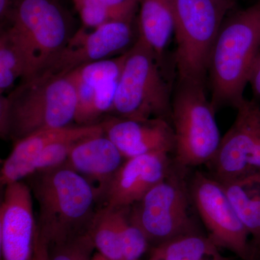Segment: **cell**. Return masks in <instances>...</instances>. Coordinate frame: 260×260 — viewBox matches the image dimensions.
Instances as JSON below:
<instances>
[{
	"label": "cell",
	"mask_w": 260,
	"mask_h": 260,
	"mask_svg": "<svg viewBox=\"0 0 260 260\" xmlns=\"http://www.w3.org/2000/svg\"><path fill=\"white\" fill-rule=\"evenodd\" d=\"M222 184L250 236L260 240V173H251Z\"/></svg>",
	"instance_id": "cell-18"
},
{
	"label": "cell",
	"mask_w": 260,
	"mask_h": 260,
	"mask_svg": "<svg viewBox=\"0 0 260 260\" xmlns=\"http://www.w3.org/2000/svg\"><path fill=\"white\" fill-rule=\"evenodd\" d=\"M193 207L219 248L248 260L250 236L228 198L223 184L210 174L196 172L189 184Z\"/></svg>",
	"instance_id": "cell-9"
},
{
	"label": "cell",
	"mask_w": 260,
	"mask_h": 260,
	"mask_svg": "<svg viewBox=\"0 0 260 260\" xmlns=\"http://www.w3.org/2000/svg\"><path fill=\"white\" fill-rule=\"evenodd\" d=\"M76 90L67 76L42 73L24 80L0 99L2 138L15 142L43 130L68 127L75 121Z\"/></svg>",
	"instance_id": "cell-1"
},
{
	"label": "cell",
	"mask_w": 260,
	"mask_h": 260,
	"mask_svg": "<svg viewBox=\"0 0 260 260\" xmlns=\"http://www.w3.org/2000/svg\"><path fill=\"white\" fill-rule=\"evenodd\" d=\"M23 56V80L42 73L66 47L70 23L57 0H18L5 23Z\"/></svg>",
	"instance_id": "cell-4"
},
{
	"label": "cell",
	"mask_w": 260,
	"mask_h": 260,
	"mask_svg": "<svg viewBox=\"0 0 260 260\" xmlns=\"http://www.w3.org/2000/svg\"><path fill=\"white\" fill-rule=\"evenodd\" d=\"M38 174L31 191L39 205L37 227L48 245L88 230L98 200L90 183L65 166Z\"/></svg>",
	"instance_id": "cell-3"
},
{
	"label": "cell",
	"mask_w": 260,
	"mask_h": 260,
	"mask_svg": "<svg viewBox=\"0 0 260 260\" xmlns=\"http://www.w3.org/2000/svg\"><path fill=\"white\" fill-rule=\"evenodd\" d=\"M119 215L120 209L103 207L95 213L88 229L98 252L109 260H124Z\"/></svg>",
	"instance_id": "cell-21"
},
{
	"label": "cell",
	"mask_w": 260,
	"mask_h": 260,
	"mask_svg": "<svg viewBox=\"0 0 260 260\" xmlns=\"http://www.w3.org/2000/svg\"><path fill=\"white\" fill-rule=\"evenodd\" d=\"M32 260H49V245L45 239L42 237L37 226L36 231L34 256Z\"/></svg>",
	"instance_id": "cell-26"
},
{
	"label": "cell",
	"mask_w": 260,
	"mask_h": 260,
	"mask_svg": "<svg viewBox=\"0 0 260 260\" xmlns=\"http://www.w3.org/2000/svg\"><path fill=\"white\" fill-rule=\"evenodd\" d=\"M18 0H0V20L5 23Z\"/></svg>",
	"instance_id": "cell-28"
},
{
	"label": "cell",
	"mask_w": 260,
	"mask_h": 260,
	"mask_svg": "<svg viewBox=\"0 0 260 260\" xmlns=\"http://www.w3.org/2000/svg\"><path fill=\"white\" fill-rule=\"evenodd\" d=\"M103 124L104 134L119 149L124 159L174 152V130L166 119L140 121L113 118L103 121Z\"/></svg>",
	"instance_id": "cell-14"
},
{
	"label": "cell",
	"mask_w": 260,
	"mask_h": 260,
	"mask_svg": "<svg viewBox=\"0 0 260 260\" xmlns=\"http://www.w3.org/2000/svg\"><path fill=\"white\" fill-rule=\"evenodd\" d=\"M219 249L209 237L194 233L154 246L148 260H228Z\"/></svg>",
	"instance_id": "cell-19"
},
{
	"label": "cell",
	"mask_w": 260,
	"mask_h": 260,
	"mask_svg": "<svg viewBox=\"0 0 260 260\" xmlns=\"http://www.w3.org/2000/svg\"><path fill=\"white\" fill-rule=\"evenodd\" d=\"M249 85H251V90H252L253 95H254V100L260 102V54L259 58L253 70L252 75H251Z\"/></svg>",
	"instance_id": "cell-27"
},
{
	"label": "cell",
	"mask_w": 260,
	"mask_h": 260,
	"mask_svg": "<svg viewBox=\"0 0 260 260\" xmlns=\"http://www.w3.org/2000/svg\"><path fill=\"white\" fill-rule=\"evenodd\" d=\"M126 51L116 57L83 65L66 75L76 92L92 90L112 80H119L125 62Z\"/></svg>",
	"instance_id": "cell-22"
},
{
	"label": "cell",
	"mask_w": 260,
	"mask_h": 260,
	"mask_svg": "<svg viewBox=\"0 0 260 260\" xmlns=\"http://www.w3.org/2000/svg\"><path fill=\"white\" fill-rule=\"evenodd\" d=\"M125 160L103 197L104 208H130L164 180L174 169L169 153L145 154Z\"/></svg>",
	"instance_id": "cell-13"
},
{
	"label": "cell",
	"mask_w": 260,
	"mask_h": 260,
	"mask_svg": "<svg viewBox=\"0 0 260 260\" xmlns=\"http://www.w3.org/2000/svg\"><path fill=\"white\" fill-rule=\"evenodd\" d=\"M95 249L88 229L49 246V260H91Z\"/></svg>",
	"instance_id": "cell-24"
},
{
	"label": "cell",
	"mask_w": 260,
	"mask_h": 260,
	"mask_svg": "<svg viewBox=\"0 0 260 260\" xmlns=\"http://www.w3.org/2000/svg\"><path fill=\"white\" fill-rule=\"evenodd\" d=\"M37 226L31 189L22 181L5 186L0 206L1 260H32Z\"/></svg>",
	"instance_id": "cell-12"
},
{
	"label": "cell",
	"mask_w": 260,
	"mask_h": 260,
	"mask_svg": "<svg viewBox=\"0 0 260 260\" xmlns=\"http://www.w3.org/2000/svg\"><path fill=\"white\" fill-rule=\"evenodd\" d=\"M91 260H109L107 258H106L105 256H104L102 255V254H101L100 253L97 252L95 253V254H93V257H92Z\"/></svg>",
	"instance_id": "cell-29"
},
{
	"label": "cell",
	"mask_w": 260,
	"mask_h": 260,
	"mask_svg": "<svg viewBox=\"0 0 260 260\" xmlns=\"http://www.w3.org/2000/svg\"><path fill=\"white\" fill-rule=\"evenodd\" d=\"M123 159L119 149L103 133L78 142L63 166L85 178L99 200L103 199L109 183L123 164Z\"/></svg>",
	"instance_id": "cell-15"
},
{
	"label": "cell",
	"mask_w": 260,
	"mask_h": 260,
	"mask_svg": "<svg viewBox=\"0 0 260 260\" xmlns=\"http://www.w3.org/2000/svg\"><path fill=\"white\" fill-rule=\"evenodd\" d=\"M132 23L110 22L90 32L80 28L42 73L66 76L83 65L109 59L125 50L133 40Z\"/></svg>",
	"instance_id": "cell-10"
},
{
	"label": "cell",
	"mask_w": 260,
	"mask_h": 260,
	"mask_svg": "<svg viewBox=\"0 0 260 260\" xmlns=\"http://www.w3.org/2000/svg\"><path fill=\"white\" fill-rule=\"evenodd\" d=\"M234 124L222 138L215 158L208 164L214 178L221 183L249 174V160L260 141V104L246 100L237 108Z\"/></svg>",
	"instance_id": "cell-11"
},
{
	"label": "cell",
	"mask_w": 260,
	"mask_h": 260,
	"mask_svg": "<svg viewBox=\"0 0 260 260\" xmlns=\"http://www.w3.org/2000/svg\"><path fill=\"white\" fill-rule=\"evenodd\" d=\"M129 209L121 208L119 215L121 245L124 260H139L148 246V241L143 232L129 218Z\"/></svg>",
	"instance_id": "cell-25"
},
{
	"label": "cell",
	"mask_w": 260,
	"mask_h": 260,
	"mask_svg": "<svg viewBox=\"0 0 260 260\" xmlns=\"http://www.w3.org/2000/svg\"><path fill=\"white\" fill-rule=\"evenodd\" d=\"M79 126L43 130L15 142L11 153L2 167V186L22 181L35 174L36 164L44 150L51 143L74 134Z\"/></svg>",
	"instance_id": "cell-16"
},
{
	"label": "cell",
	"mask_w": 260,
	"mask_h": 260,
	"mask_svg": "<svg viewBox=\"0 0 260 260\" xmlns=\"http://www.w3.org/2000/svg\"><path fill=\"white\" fill-rule=\"evenodd\" d=\"M160 67L153 51L138 37L126 51L111 112L133 120L171 117L172 102Z\"/></svg>",
	"instance_id": "cell-7"
},
{
	"label": "cell",
	"mask_w": 260,
	"mask_h": 260,
	"mask_svg": "<svg viewBox=\"0 0 260 260\" xmlns=\"http://www.w3.org/2000/svg\"><path fill=\"white\" fill-rule=\"evenodd\" d=\"M179 82L204 84L210 54L232 0H172Z\"/></svg>",
	"instance_id": "cell-6"
},
{
	"label": "cell",
	"mask_w": 260,
	"mask_h": 260,
	"mask_svg": "<svg viewBox=\"0 0 260 260\" xmlns=\"http://www.w3.org/2000/svg\"><path fill=\"white\" fill-rule=\"evenodd\" d=\"M259 54L260 1L223 22L214 44L208 74L215 110L243 102Z\"/></svg>",
	"instance_id": "cell-2"
},
{
	"label": "cell",
	"mask_w": 260,
	"mask_h": 260,
	"mask_svg": "<svg viewBox=\"0 0 260 260\" xmlns=\"http://www.w3.org/2000/svg\"><path fill=\"white\" fill-rule=\"evenodd\" d=\"M215 112L203 84L179 82L170 117L174 135L173 164L177 169L184 172L208 165L215 158L222 140Z\"/></svg>",
	"instance_id": "cell-5"
},
{
	"label": "cell",
	"mask_w": 260,
	"mask_h": 260,
	"mask_svg": "<svg viewBox=\"0 0 260 260\" xmlns=\"http://www.w3.org/2000/svg\"><path fill=\"white\" fill-rule=\"evenodd\" d=\"M183 174L174 166L164 180L129 208L130 221L139 228L154 246L198 233L191 216L193 204L189 184Z\"/></svg>",
	"instance_id": "cell-8"
},
{
	"label": "cell",
	"mask_w": 260,
	"mask_h": 260,
	"mask_svg": "<svg viewBox=\"0 0 260 260\" xmlns=\"http://www.w3.org/2000/svg\"><path fill=\"white\" fill-rule=\"evenodd\" d=\"M85 28L114 21H133L138 0H72Z\"/></svg>",
	"instance_id": "cell-20"
},
{
	"label": "cell",
	"mask_w": 260,
	"mask_h": 260,
	"mask_svg": "<svg viewBox=\"0 0 260 260\" xmlns=\"http://www.w3.org/2000/svg\"><path fill=\"white\" fill-rule=\"evenodd\" d=\"M138 1L139 37L152 49L160 63L175 30L172 0Z\"/></svg>",
	"instance_id": "cell-17"
},
{
	"label": "cell",
	"mask_w": 260,
	"mask_h": 260,
	"mask_svg": "<svg viewBox=\"0 0 260 260\" xmlns=\"http://www.w3.org/2000/svg\"><path fill=\"white\" fill-rule=\"evenodd\" d=\"M25 64L20 49L9 32L3 29L0 35V93H5L18 78L23 79Z\"/></svg>",
	"instance_id": "cell-23"
}]
</instances>
